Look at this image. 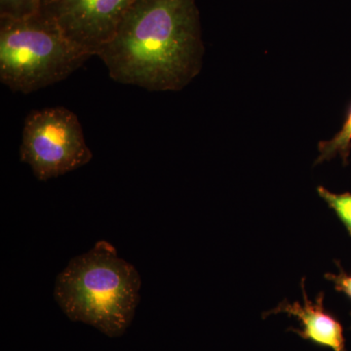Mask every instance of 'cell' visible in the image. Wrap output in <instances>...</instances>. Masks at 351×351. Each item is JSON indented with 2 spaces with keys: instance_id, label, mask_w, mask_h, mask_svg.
<instances>
[{
  "instance_id": "7",
  "label": "cell",
  "mask_w": 351,
  "mask_h": 351,
  "mask_svg": "<svg viewBox=\"0 0 351 351\" xmlns=\"http://www.w3.org/2000/svg\"><path fill=\"white\" fill-rule=\"evenodd\" d=\"M318 149L320 154L316 163L331 160L337 156L341 157L343 163H348L351 151V107L341 131L331 140L320 142Z\"/></svg>"
},
{
  "instance_id": "8",
  "label": "cell",
  "mask_w": 351,
  "mask_h": 351,
  "mask_svg": "<svg viewBox=\"0 0 351 351\" xmlns=\"http://www.w3.org/2000/svg\"><path fill=\"white\" fill-rule=\"evenodd\" d=\"M317 193L351 235V193H332L323 186H318Z\"/></svg>"
},
{
  "instance_id": "1",
  "label": "cell",
  "mask_w": 351,
  "mask_h": 351,
  "mask_svg": "<svg viewBox=\"0 0 351 351\" xmlns=\"http://www.w3.org/2000/svg\"><path fill=\"white\" fill-rule=\"evenodd\" d=\"M202 54L195 0H137L96 56L114 82L165 92L199 73Z\"/></svg>"
},
{
  "instance_id": "4",
  "label": "cell",
  "mask_w": 351,
  "mask_h": 351,
  "mask_svg": "<svg viewBox=\"0 0 351 351\" xmlns=\"http://www.w3.org/2000/svg\"><path fill=\"white\" fill-rule=\"evenodd\" d=\"M92 157L80 119L69 108L34 110L25 117L20 159L39 181L78 169Z\"/></svg>"
},
{
  "instance_id": "3",
  "label": "cell",
  "mask_w": 351,
  "mask_h": 351,
  "mask_svg": "<svg viewBox=\"0 0 351 351\" xmlns=\"http://www.w3.org/2000/svg\"><path fill=\"white\" fill-rule=\"evenodd\" d=\"M91 57L38 12L0 18V80L11 91L31 94L62 82Z\"/></svg>"
},
{
  "instance_id": "9",
  "label": "cell",
  "mask_w": 351,
  "mask_h": 351,
  "mask_svg": "<svg viewBox=\"0 0 351 351\" xmlns=\"http://www.w3.org/2000/svg\"><path fill=\"white\" fill-rule=\"evenodd\" d=\"M41 0H0V18L22 19L38 12Z\"/></svg>"
},
{
  "instance_id": "2",
  "label": "cell",
  "mask_w": 351,
  "mask_h": 351,
  "mask_svg": "<svg viewBox=\"0 0 351 351\" xmlns=\"http://www.w3.org/2000/svg\"><path fill=\"white\" fill-rule=\"evenodd\" d=\"M140 289L135 267L119 258L112 245L99 241L58 276L54 298L69 319L115 338L131 324Z\"/></svg>"
},
{
  "instance_id": "6",
  "label": "cell",
  "mask_w": 351,
  "mask_h": 351,
  "mask_svg": "<svg viewBox=\"0 0 351 351\" xmlns=\"http://www.w3.org/2000/svg\"><path fill=\"white\" fill-rule=\"evenodd\" d=\"M301 285L304 304L299 302L291 304L285 300L276 308L265 313L263 317L276 313L295 316L301 323V329H289L290 331L321 348H331L332 351H346L343 325L324 308V294L320 293L316 297L315 302H311L307 299L304 278L302 279Z\"/></svg>"
},
{
  "instance_id": "10",
  "label": "cell",
  "mask_w": 351,
  "mask_h": 351,
  "mask_svg": "<svg viewBox=\"0 0 351 351\" xmlns=\"http://www.w3.org/2000/svg\"><path fill=\"white\" fill-rule=\"evenodd\" d=\"M339 265V272L338 274H325V278L327 280L331 281L334 283L335 289L338 292L343 293L351 301V274H348Z\"/></svg>"
},
{
  "instance_id": "5",
  "label": "cell",
  "mask_w": 351,
  "mask_h": 351,
  "mask_svg": "<svg viewBox=\"0 0 351 351\" xmlns=\"http://www.w3.org/2000/svg\"><path fill=\"white\" fill-rule=\"evenodd\" d=\"M137 0H41L38 13L96 56Z\"/></svg>"
}]
</instances>
